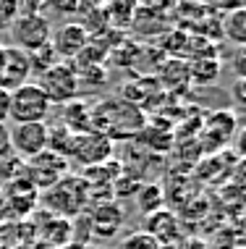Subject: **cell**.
Returning a JSON list of instances; mask_svg holds the SVG:
<instances>
[{"label": "cell", "mask_w": 246, "mask_h": 249, "mask_svg": "<svg viewBox=\"0 0 246 249\" xmlns=\"http://www.w3.org/2000/svg\"><path fill=\"white\" fill-rule=\"evenodd\" d=\"M45 207L50 210V215L55 218H71V215H82L86 202H89V186L84 178L76 176H66L55 186H50L45 192Z\"/></svg>", "instance_id": "6da1fadb"}, {"label": "cell", "mask_w": 246, "mask_h": 249, "mask_svg": "<svg viewBox=\"0 0 246 249\" xmlns=\"http://www.w3.org/2000/svg\"><path fill=\"white\" fill-rule=\"evenodd\" d=\"M50 113V100L39 89L37 82H26L11 92L8 100V121L16 124H45Z\"/></svg>", "instance_id": "7a4b0ae2"}, {"label": "cell", "mask_w": 246, "mask_h": 249, "mask_svg": "<svg viewBox=\"0 0 246 249\" xmlns=\"http://www.w3.org/2000/svg\"><path fill=\"white\" fill-rule=\"evenodd\" d=\"M8 32H11V45L16 50L26 53V55L50 45V37H52L50 21L42 13H18L16 21L8 26Z\"/></svg>", "instance_id": "3957f363"}, {"label": "cell", "mask_w": 246, "mask_h": 249, "mask_svg": "<svg viewBox=\"0 0 246 249\" xmlns=\"http://www.w3.org/2000/svg\"><path fill=\"white\" fill-rule=\"evenodd\" d=\"M39 89L45 92V97L58 105H68L74 103L76 95H79V79H76V71L71 63H55L50 71H45L39 76Z\"/></svg>", "instance_id": "277c9868"}, {"label": "cell", "mask_w": 246, "mask_h": 249, "mask_svg": "<svg viewBox=\"0 0 246 249\" xmlns=\"http://www.w3.org/2000/svg\"><path fill=\"white\" fill-rule=\"evenodd\" d=\"M24 168H26V178H29V184L34 186L37 192H39V189L48 192L50 186H55L61 178L68 176L71 163H68L66 158H61V155L45 150V152H39L37 158L26 160Z\"/></svg>", "instance_id": "5b68a950"}, {"label": "cell", "mask_w": 246, "mask_h": 249, "mask_svg": "<svg viewBox=\"0 0 246 249\" xmlns=\"http://www.w3.org/2000/svg\"><path fill=\"white\" fill-rule=\"evenodd\" d=\"M48 124H16L11 126V152L18 160H32L48 150Z\"/></svg>", "instance_id": "8992f818"}, {"label": "cell", "mask_w": 246, "mask_h": 249, "mask_svg": "<svg viewBox=\"0 0 246 249\" xmlns=\"http://www.w3.org/2000/svg\"><path fill=\"white\" fill-rule=\"evenodd\" d=\"M110 155H113V142L108 137H102V134H97V131H86V134H76L68 158L74 160V163L84 165V168H97V165H102Z\"/></svg>", "instance_id": "52a82bcc"}, {"label": "cell", "mask_w": 246, "mask_h": 249, "mask_svg": "<svg viewBox=\"0 0 246 249\" xmlns=\"http://www.w3.org/2000/svg\"><path fill=\"white\" fill-rule=\"evenodd\" d=\"M29 58L13 45H0V89L13 92L29 82Z\"/></svg>", "instance_id": "ba28073f"}, {"label": "cell", "mask_w": 246, "mask_h": 249, "mask_svg": "<svg viewBox=\"0 0 246 249\" xmlns=\"http://www.w3.org/2000/svg\"><path fill=\"white\" fill-rule=\"evenodd\" d=\"M86 42H89V32H86L79 21L63 24L61 29L50 37V45H52V50H55L58 58H76L79 53L86 48Z\"/></svg>", "instance_id": "9c48e42d"}, {"label": "cell", "mask_w": 246, "mask_h": 249, "mask_svg": "<svg viewBox=\"0 0 246 249\" xmlns=\"http://www.w3.org/2000/svg\"><path fill=\"white\" fill-rule=\"evenodd\" d=\"M147 233L160 247H176L181 241V223L170 210L163 207V210L147 215Z\"/></svg>", "instance_id": "30bf717a"}, {"label": "cell", "mask_w": 246, "mask_h": 249, "mask_svg": "<svg viewBox=\"0 0 246 249\" xmlns=\"http://www.w3.org/2000/svg\"><path fill=\"white\" fill-rule=\"evenodd\" d=\"M89 226H92V231L97 233H102V236H113V233L121 228V223H123V213L118 210L113 202H102V205H97L95 210H92L89 215Z\"/></svg>", "instance_id": "8fae6325"}, {"label": "cell", "mask_w": 246, "mask_h": 249, "mask_svg": "<svg viewBox=\"0 0 246 249\" xmlns=\"http://www.w3.org/2000/svg\"><path fill=\"white\" fill-rule=\"evenodd\" d=\"M37 231H39V236H42L45 247H50V249H66V244L74 239V226H71V220L55 218V215H50V213H48V223H42Z\"/></svg>", "instance_id": "7c38bea8"}, {"label": "cell", "mask_w": 246, "mask_h": 249, "mask_svg": "<svg viewBox=\"0 0 246 249\" xmlns=\"http://www.w3.org/2000/svg\"><path fill=\"white\" fill-rule=\"evenodd\" d=\"M63 126L74 134H86L92 131V121H89V105H84L82 100L63 105Z\"/></svg>", "instance_id": "4fadbf2b"}, {"label": "cell", "mask_w": 246, "mask_h": 249, "mask_svg": "<svg viewBox=\"0 0 246 249\" xmlns=\"http://www.w3.org/2000/svg\"><path fill=\"white\" fill-rule=\"evenodd\" d=\"M189 69V79L197 84H212L220 76V63L215 58H197L194 63H186Z\"/></svg>", "instance_id": "5bb4252c"}, {"label": "cell", "mask_w": 246, "mask_h": 249, "mask_svg": "<svg viewBox=\"0 0 246 249\" xmlns=\"http://www.w3.org/2000/svg\"><path fill=\"white\" fill-rule=\"evenodd\" d=\"M220 21H223V35L228 37L233 45H244L246 42V8L225 13V18H220Z\"/></svg>", "instance_id": "9a60e30c"}, {"label": "cell", "mask_w": 246, "mask_h": 249, "mask_svg": "<svg viewBox=\"0 0 246 249\" xmlns=\"http://www.w3.org/2000/svg\"><path fill=\"white\" fill-rule=\"evenodd\" d=\"M139 210L142 213H147V215H152V213H157V210H163V189L160 186H155V184H142L139 186Z\"/></svg>", "instance_id": "2e32d148"}, {"label": "cell", "mask_w": 246, "mask_h": 249, "mask_svg": "<svg viewBox=\"0 0 246 249\" xmlns=\"http://www.w3.org/2000/svg\"><path fill=\"white\" fill-rule=\"evenodd\" d=\"M26 58H29V71H37L39 76H42L45 71H50L55 63H61L58 55H55V50H52V45H45V48L29 53Z\"/></svg>", "instance_id": "e0dca14e"}, {"label": "cell", "mask_w": 246, "mask_h": 249, "mask_svg": "<svg viewBox=\"0 0 246 249\" xmlns=\"http://www.w3.org/2000/svg\"><path fill=\"white\" fill-rule=\"evenodd\" d=\"M121 249H163V247L157 244L147 231H136V233H131V236L123 239Z\"/></svg>", "instance_id": "ac0fdd59"}, {"label": "cell", "mask_w": 246, "mask_h": 249, "mask_svg": "<svg viewBox=\"0 0 246 249\" xmlns=\"http://www.w3.org/2000/svg\"><path fill=\"white\" fill-rule=\"evenodd\" d=\"M18 16V3H11V0H0V32H5L8 26L16 21Z\"/></svg>", "instance_id": "d6986e66"}, {"label": "cell", "mask_w": 246, "mask_h": 249, "mask_svg": "<svg viewBox=\"0 0 246 249\" xmlns=\"http://www.w3.org/2000/svg\"><path fill=\"white\" fill-rule=\"evenodd\" d=\"M11 126L8 124H0V160L11 158Z\"/></svg>", "instance_id": "ffe728a7"}, {"label": "cell", "mask_w": 246, "mask_h": 249, "mask_svg": "<svg viewBox=\"0 0 246 249\" xmlns=\"http://www.w3.org/2000/svg\"><path fill=\"white\" fill-rule=\"evenodd\" d=\"M8 100H11V92L0 89V124H8Z\"/></svg>", "instance_id": "44dd1931"}, {"label": "cell", "mask_w": 246, "mask_h": 249, "mask_svg": "<svg viewBox=\"0 0 246 249\" xmlns=\"http://www.w3.org/2000/svg\"><path fill=\"white\" fill-rule=\"evenodd\" d=\"M5 218H8V210H5V199H3V194H0V226L5 223Z\"/></svg>", "instance_id": "7402d4cb"}]
</instances>
